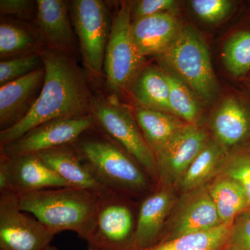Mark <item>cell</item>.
Instances as JSON below:
<instances>
[{"mask_svg": "<svg viewBox=\"0 0 250 250\" xmlns=\"http://www.w3.org/2000/svg\"><path fill=\"white\" fill-rule=\"evenodd\" d=\"M42 59L39 52L5 59L0 62V85L25 76L40 68Z\"/></svg>", "mask_w": 250, "mask_h": 250, "instance_id": "cell-29", "label": "cell"}, {"mask_svg": "<svg viewBox=\"0 0 250 250\" xmlns=\"http://www.w3.org/2000/svg\"><path fill=\"white\" fill-rule=\"evenodd\" d=\"M225 248L226 250H250V208L235 219Z\"/></svg>", "mask_w": 250, "mask_h": 250, "instance_id": "cell-31", "label": "cell"}, {"mask_svg": "<svg viewBox=\"0 0 250 250\" xmlns=\"http://www.w3.org/2000/svg\"><path fill=\"white\" fill-rule=\"evenodd\" d=\"M131 92L142 107L170 113V87L164 70L145 67L133 83Z\"/></svg>", "mask_w": 250, "mask_h": 250, "instance_id": "cell-21", "label": "cell"}, {"mask_svg": "<svg viewBox=\"0 0 250 250\" xmlns=\"http://www.w3.org/2000/svg\"><path fill=\"white\" fill-rule=\"evenodd\" d=\"M224 65L236 78L250 73V27L241 28L231 34L223 49Z\"/></svg>", "mask_w": 250, "mask_h": 250, "instance_id": "cell-25", "label": "cell"}, {"mask_svg": "<svg viewBox=\"0 0 250 250\" xmlns=\"http://www.w3.org/2000/svg\"><path fill=\"white\" fill-rule=\"evenodd\" d=\"M36 6L38 24L49 48L70 53L73 34L66 2L62 0H38Z\"/></svg>", "mask_w": 250, "mask_h": 250, "instance_id": "cell-19", "label": "cell"}, {"mask_svg": "<svg viewBox=\"0 0 250 250\" xmlns=\"http://www.w3.org/2000/svg\"><path fill=\"white\" fill-rule=\"evenodd\" d=\"M45 77V68L41 67L25 76L1 85V131L17 125L27 116L41 93Z\"/></svg>", "mask_w": 250, "mask_h": 250, "instance_id": "cell-15", "label": "cell"}, {"mask_svg": "<svg viewBox=\"0 0 250 250\" xmlns=\"http://www.w3.org/2000/svg\"><path fill=\"white\" fill-rule=\"evenodd\" d=\"M47 250H59L57 249V248H56V247L51 246L50 247H49L48 249H47ZM88 250H95L88 249Z\"/></svg>", "mask_w": 250, "mask_h": 250, "instance_id": "cell-35", "label": "cell"}, {"mask_svg": "<svg viewBox=\"0 0 250 250\" xmlns=\"http://www.w3.org/2000/svg\"><path fill=\"white\" fill-rule=\"evenodd\" d=\"M134 117L155 156L187 124L174 115L142 106L136 108Z\"/></svg>", "mask_w": 250, "mask_h": 250, "instance_id": "cell-20", "label": "cell"}, {"mask_svg": "<svg viewBox=\"0 0 250 250\" xmlns=\"http://www.w3.org/2000/svg\"><path fill=\"white\" fill-rule=\"evenodd\" d=\"M39 54L45 70L42 89L27 116L0 131L1 147L47 122L91 113L93 98L84 74L70 53L47 48Z\"/></svg>", "mask_w": 250, "mask_h": 250, "instance_id": "cell-1", "label": "cell"}, {"mask_svg": "<svg viewBox=\"0 0 250 250\" xmlns=\"http://www.w3.org/2000/svg\"><path fill=\"white\" fill-rule=\"evenodd\" d=\"M190 6L200 19L208 23H216L228 16L233 8L229 0H192Z\"/></svg>", "mask_w": 250, "mask_h": 250, "instance_id": "cell-30", "label": "cell"}, {"mask_svg": "<svg viewBox=\"0 0 250 250\" xmlns=\"http://www.w3.org/2000/svg\"><path fill=\"white\" fill-rule=\"evenodd\" d=\"M96 125L92 113L47 122L28 131L14 142L1 147V155L12 157L37 154L69 146L76 142L82 135Z\"/></svg>", "mask_w": 250, "mask_h": 250, "instance_id": "cell-10", "label": "cell"}, {"mask_svg": "<svg viewBox=\"0 0 250 250\" xmlns=\"http://www.w3.org/2000/svg\"><path fill=\"white\" fill-rule=\"evenodd\" d=\"M90 130L72 146L95 178L106 188L125 195L150 192L152 179L142 166L103 130L100 134H90Z\"/></svg>", "mask_w": 250, "mask_h": 250, "instance_id": "cell-3", "label": "cell"}, {"mask_svg": "<svg viewBox=\"0 0 250 250\" xmlns=\"http://www.w3.org/2000/svg\"><path fill=\"white\" fill-rule=\"evenodd\" d=\"M34 45L35 41L29 31L16 24H1L0 55L1 59L16 57L15 56L31 50Z\"/></svg>", "mask_w": 250, "mask_h": 250, "instance_id": "cell-28", "label": "cell"}, {"mask_svg": "<svg viewBox=\"0 0 250 250\" xmlns=\"http://www.w3.org/2000/svg\"><path fill=\"white\" fill-rule=\"evenodd\" d=\"M218 175L232 179L241 186L250 208V142L227 153Z\"/></svg>", "mask_w": 250, "mask_h": 250, "instance_id": "cell-27", "label": "cell"}, {"mask_svg": "<svg viewBox=\"0 0 250 250\" xmlns=\"http://www.w3.org/2000/svg\"><path fill=\"white\" fill-rule=\"evenodd\" d=\"M180 25L171 12L134 20L131 31L136 47L143 57L159 56L173 41Z\"/></svg>", "mask_w": 250, "mask_h": 250, "instance_id": "cell-17", "label": "cell"}, {"mask_svg": "<svg viewBox=\"0 0 250 250\" xmlns=\"http://www.w3.org/2000/svg\"><path fill=\"white\" fill-rule=\"evenodd\" d=\"M72 9L85 66L93 75H101L111 29L106 4L100 0H76Z\"/></svg>", "mask_w": 250, "mask_h": 250, "instance_id": "cell-8", "label": "cell"}, {"mask_svg": "<svg viewBox=\"0 0 250 250\" xmlns=\"http://www.w3.org/2000/svg\"><path fill=\"white\" fill-rule=\"evenodd\" d=\"M62 187H72L46 165L37 154L0 157V194L18 195Z\"/></svg>", "mask_w": 250, "mask_h": 250, "instance_id": "cell-12", "label": "cell"}, {"mask_svg": "<svg viewBox=\"0 0 250 250\" xmlns=\"http://www.w3.org/2000/svg\"><path fill=\"white\" fill-rule=\"evenodd\" d=\"M227 153L214 139H209L176 187L184 193L209 183L218 175Z\"/></svg>", "mask_w": 250, "mask_h": 250, "instance_id": "cell-22", "label": "cell"}, {"mask_svg": "<svg viewBox=\"0 0 250 250\" xmlns=\"http://www.w3.org/2000/svg\"><path fill=\"white\" fill-rule=\"evenodd\" d=\"M177 1L174 0H142L136 3L133 9L134 20L171 12L175 9Z\"/></svg>", "mask_w": 250, "mask_h": 250, "instance_id": "cell-32", "label": "cell"}, {"mask_svg": "<svg viewBox=\"0 0 250 250\" xmlns=\"http://www.w3.org/2000/svg\"><path fill=\"white\" fill-rule=\"evenodd\" d=\"M166 74L170 87V113L188 124L196 125L200 115L198 98L177 75L170 71Z\"/></svg>", "mask_w": 250, "mask_h": 250, "instance_id": "cell-26", "label": "cell"}, {"mask_svg": "<svg viewBox=\"0 0 250 250\" xmlns=\"http://www.w3.org/2000/svg\"><path fill=\"white\" fill-rule=\"evenodd\" d=\"M37 155L70 187L99 195L108 190L83 164L72 144L39 153Z\"/></svg>", "mask_w": 250, "mask_h": 250, "instance_id": "cell-18", "label": "cell"}, {"mask_svg": "<svg viewBox=\"0 0 250 250\" xmlns=\"http://www.w3.org/2000/svg\"><path fill=\"white\" fill-rule=\"evenodd\" d=\"M244 77L245 83H246L247 86H248L250 89V73L248 74V75H246V76Z\"/></svg>", "mask_w": 250, "mask_h": 250, "instance_id": "cell-34", "label": "cell"}, {"mask_svg": "<svg viewBox=\"0 0 250 250\" xmlns=\"http://www.w3.org/2000/svg\"><path fill=\"white\" fill-rule=\"evenodd\" d=\"M207 185L184 192L166 220L159 243L222 225Z\"/></svg>", "mask_w": 250, "mask_h": 250, "instance_id": "cell-11", "label": "cell"}, {"mask_svg": "<svg viewBox=\"0 0 250 250\" xmlns=\"http://www.w3.org/2000/svg\"><path fill=\"white\" fill-rule=\"evenodd\" d=\"M91 113L104 132L137 161L151 179L158 182L156 156L129 110L102 99H93Z\"/></svg>", "mask_w": 250, "mask_h": 250, "instance_id": "cell-7", "label": "cell"}, {"mask_svg": "<svg viewBox=\"0 0 250 250\" xmlns=\"http://www.w3.org/2000/svg\"><path fill=\"white\" fill-rule=\"evenodd\" d=\"M158 57L202 103L208 104L218 98L220 87L208 46L195 27H181L170 45Z\"/></svg>", "mask_w": 250, "mask_h": 250, "instance_id": "cell-4", "label": "cell"}, {"mask_svg": "<svg viewBox=\"0 0 250 250\" xmlns=\"http://www.w3.org/2000/svg\"><path fill=\"white\" fill-rule=\"evenodd\" d=\"M233 223H223L216 228L190 233L171 241L158 243L146 250H218L225 248Z\"/></svg>", "mask_w": 250, "mask_h": 250, "instance_id": "cell-24", "label": "cell"}, {"mask_svg": "<svg viewBox=\"0 0 250 250\" xmlns=\"http://www.w3.org/2000/svg\"><path fill=\"white\" fill-rule=\"evenodd\" d=\"M32 2L27 0H1L0 11L1 14L15 15L24 17L31 9Z\"/></svg>", "mask_w": 250, "mask_h": 250, "instance_id": "cell-33", "label": "cell"}, {"mask_svg": "<svg viewBox=\"0 0 250 250\" xmlns=\"http://www.w3.org/2000/svg\"><path fill=\"white\" fill-rule=\"evenodd\" d=\"M19 196L0 194V250H47L55 233L24 213Z\"/></svg>", "mask_w": 250, "mask_h": 250, "instance_id": "cell-9", "label": "cell"}, {"mask_svg": "<svg viewBox=\"0 0 250 250\" xmlns=\"http://www.w3.org/2000/svg\"><path fill=\"white\" fill-rule=\"evenodd\" d=\"M19 205L52 232L77 233L88 241L95 229L99 195L75 187H62L22 194Z\"/></svg>", "mask_w": 250, "mask_h": 250, "instance_id": "cell-2", "label": "cell"}, {"mask_svg": "<svg viewBox=\"0 0 250 250\" xmlns=\"http://www.w3.org/2000/svg\"><path fill=\"white\" fill-rule=\"evenodd\" d=\"M207 187L222 223H233L238 215L249 208L246 192L232 179L216 176Z\"/></svg>", "mask_w": 250, "mask_h": 250, "instance_id": "cell-23", "label": "cell"}, {"mask_svg": "<svg viewBox=\"0 0 250 250\" xmlns=\"http://www.w3.org/2000/svg\"><path fill=\"white\" fill-rule=\"evenodd\" d=\"M208 140L207 131L197 124L184 125L156 156L159 186L177 187Z\"/></svg>", "mask_w": 250, "mask_h": 250, "instance_id": "cell-13", "label": "cell"}, {"mask_svg": "<svg viewBox=\"0 0 250 250\" xmlns=\"http://www.w3.org/2000/svg\"><path fill=\"white\" fill-rule=\"evenodd\" d=\"M125 197L110 189L99 195L96 223L87 241L88 249L139 250L136 241L138 212Z\"/></svg>", "mask_w": 250, "mask_h": 250, "instance_id": "cell-5", "label": "cell"}, {"mask_svg": "<svg viewBox=\"0 0 250 250\" xmlns=\"http://www.w3.org/2000/svg\"><path fill=\"white\" fill-rule=\"evenodd\" d=\"M131 25V9L123 4L112 22L104 63L108 88L116 93L131 88L145 67L146 57L135 44Z\"/></svg>", "mask_w": 250, "mask_h": 250, "instance_id": "cell-6", "label": "cell"}, {"mask_svg": "<svg viewBox=\"0 0 250 250\" xmlns=\"http://www.w3.org/2000/svg\"><path fill=\"white\" fill-rule=\"evenodd\" d=\"M177 199L172 188L161 187L141 202L136 221V241L139 250L159 243L166 220Z\"/></svg>", "mask_w": 250, "mask_h": 250, "instance_id": "cell-16", "label": "cell"}, {"mask_svg": "<svg viewBox=\"0 0 250 250\" xmlns=\"http://www.w3.org/2000/svg\"><path fill=\"white\" fill-rule=\"evenodd\" d=\"M246 98L228 97L212 117L213 139L227 152L250 142V100Z\"/></svg>", "mask_w": 250, "mask_h": 250, "instance_id": "cell-14", "label": "cell"}]
</instances>
